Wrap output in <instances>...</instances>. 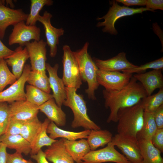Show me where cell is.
I'll use <instances>...</instances> for the list:
<instances>
[{
	"label": "cell",
	"instance_id": "1",
	"mask_svg": "<svg viewBox=\"0 0 163 163\" xmlns=\"http://www.w3.org/2000/svg\"><path fill=\"white\" fill-rule=\"evenodd\" d=\"M105 100L104 106L110 110L107 122H117L118 113L122 109L133 106L147 96L143 87L133 76L128 84L121 89L110 91H102Z\"/></svg>",
	"mask_w": 163,
	"mask_h": 163
},
{
	"label": "cell",
	"instance_id": "2",
	"mask_svg": "<svg viewBox=\"0 0 163 163\" xmlns=\"http://www.w3.org/2000/svg\"><path fill=\"white\" fill-rule=\"evenodd\" d=\"M66 98L63 105L69 107L73 114L71 126L73 128L82 127L85 130L100 129L101 127L91 120L87 114L86 102L83 96L74 88L65 87Z\"/></svg>",
	"mask_w": 163,
	"mask_h": 163
},
{
	"label": "cell",
	"instance_id": "3",
	"mask_svg": "<svg viewBox=\"0 0 163 163\" xmlns=\"http://www.w3.org/2000/svg\"><path fill=\"white\" fill-rule=\"evenodd\" d=\"M89 45V43L86 42L81 49L73 53L78 64L82 80L88 84L85 92L88 98L94 100L96 99L95 91L99 86L97 80L99 69L88 53Z\"/></svg>",
	"mask_w": 163,
	"mask_h": 163
},
{
	"label": "cell",
	"instance_id": "4",
	"mask_svg": "<svg viewBox=\"0 0 163 163\" xmlns=\"http://www.w3.org/2000/svg\"><path fill=\"white\" fill-rule=\"evenodd\" d=\"M144 109L141 103L120 110L118 113L117 133L136 139L143 122Z\"/></svg>",
	"mask_w": 163,
	"mask_h": 163
},
{
	"label": "cell",
	"instance_id": "5",
	"mask_svg": "<svg viewBox=\"0 0 163 163\" xmlns=\"http://www.w3.org/2000/svg\"><path fill=\"white\" fill-rule=\"evenodd\" d=\"M112 6L110 7L107 14L101 18H98V20L103 19V22H98L96 26L98 27H104L102 29L104 32L109 33L116 35L117 31L114 27L116 21L119 18L126 16H130L135 14L142 13L147 11H154L147 8L141 7L139 8H130L127 6L119 5L115 0L112 2Z\"/></svg>",
	"mask_w": 163,
	"mask_h": 163
},
{
	"label": "cell",
	"instance_id": "6",
	"mask_svg": "<svg viewBox=\"0 0 163 163\" xmlns=\"http://www.w3.org/2000/svg\"><path fill=\"white\" fill-rule=\"evenodd\" d=\"M63 50V75L62 79L65 87L74 88L77 90L82 84L77 61L69 45H64Z\"/></svg>",
	"mask_w": 163,
	"mask_h": 163
},
{
	"label": "cell",
	"instance_id": "7",
	"mask_svg": "<svg viewBox=\"0 0 163 163\" xmlns=\"http://www.w3.org/2000/svg\"><path fill=\"white\" fill-rule=\"evenodd\" d=\"M110 142L104 148L91 151L82 158V163H131Z\"/></svg>",
	"mask_w": 163,
	"mask_h": 163
},
{
	"label": "cell",
	"instance_id": "8",
	"mask_svg": "<svg viewBox=\"0 0 163 163\" xmlns=\"http://www.w3.org/2000/svg\"><path fill=\"white\" fill-rule=\"evenodd\" d=\"M41 30L35 25H27L25 21L20 22L13 26L8 39V43L11 46L18 44L23 47L31 40L39 41L40 40Z\"/></svg>",
	"mask_w": 163,
	"mask_h": 163
},
{
	"label": "cell",
	"instance_id": "9",
	"mask_svg": "<svg viewBox=\"0 0 163 163\" xmlns=\"http://www.w3.org/2000/svg\"><path fill=\"white\" fill-rule=\"evenodd\" d=\"M133 74L118 71H106L98 69L97 73L98 83L108 91H119L129 83Z\"/></svg>",
	"mask_w": 163,
	"mask_h": 163
},
{
	"label": "cell",
	"instance_id": "10",
	"mask_svg": "<svg viewBox=\"0 0 163 163\" xmlns=\"http://www.w3.org/2000/svg\"><path fill=\"white\" fill-rule=\"evenodd\" d=\"M111 142L121 151L131 163H142V158L139 142L136 139L117 133L113 137Z\"/></svg>",
	"mask_w": 163,
	"mask_h": 163
},
{
	"label": "cell",
	"instance_id": "11",
	"mask_svg": "<svg viewBox=\"0 0 163 163\" xmlns=\"http://www.w3.org/2000/svg\"><path fill=\"white\" fill-rule=\"evenodd\" d=\"M31 70L30 65H25L20 77L8 88L0 92V102L10 104L15 101L26 100L24 87Z\"/></svg>",
	"mask_w": 163,
	"mask_h": 163
},
{
	"label": "cell",
	"instance_id": "12",
	"mask_svg": "<svg viewBox=\"0 0 163 163\" xmlns=\"http://www.w3.org/2000/svg\"><path fill=\"white\" fill-rule=\"evenodd\" d=\"M46 42L43 39L25 44L24 46L29 55L31 70L46 72Z\"/></svg>",
	"mask_w": 163,
	"mask_h": 163
},
{
	"label": "cell",
	"instance_id": "13",
	"mask_svg": "<svg viewBox=\"0 0 163 163\" xmlns=\"http://www.w3.org/2000/svg\"><path fill=\"white\" fill-rule=\"evenodd\" d=\"M52 17L50 13L45 11L43 15L39 16L37 21L43 26L46 43L50 47V56L51 57H54L57 54L59 38L63 35L64 30L62 28H56L52 25L51 19Z\"/></svg>",
	"mask_w": 163,
	"mask_h": 163
},
{
	"label": "cell",
	"instance_id": "14",
	"mask_svg": "<svg viewBox=\"0 0 163 163\" xmlns=\"http://www.w3.org/2000/svg\"><path fill=\"white\" fill-rule=\"evenodd\" d=\"M59 67L58 64H55L53 66L47 63L46 65V70L49 74L50 87L53 92V98L57 105L61 107L66 98V95L63 81L58 75Z\"/></svg>",
	"mask_w": 163,
	"mask_h": 163
},
{
	"label": "cell",
	"instance_id": "15",
	"mask_svg": "<svg viewBox=\"0 0 163 163\" xmlns=\"http://www.w3.org/2000/svg\"><path fill=\"white\" fill-rule=\"evenodd\" d=\"M21 9H14L0 5V38L2 39L6 30L10 25L26 21L28 16Z\"/></svg>",
	"mask_w": 163,
	"mask_h": 163
},
{
	"label": "cell",
	"instance_id": "16",
	"mask_svg": "<svg viewBox=\"0 0 163 163\" xmlns=\"http://www.w3.org/2000/svg\"><path fill=\"white\" fill-rule=\"evenodd\" d=\"M10 118L25 121L37 116L39 107L26 100L14 102L9 105Z\"/></svg>",
	"mask_w": 163,
	"mask_h": 163
},
{
	"label": "cell",
	"instance_id": "17",
	"mask_svg": "<svg viewBox=\"0 0 163 163\" xmlns=\"http://www.w3.org/2000/svg\"><path fill=\"white\" fill-rule=\"evenodd\" d=\"M93 59L98 69L104 71H122L138 66L132 63L127 59L126 54L124 52H120L116 56L107 60L95 58Z\"/></svg>",
	"mask_w": 163,
	"mask_h": 163
},
{
	"label": "cell",
	"instance_id": "18",
	"mask_svg": "<svg viewBox=\"0 0 163 163\" xmlns=\"http://www.w3.org/2000/svg\"><path fill=\"white\" fill-rule=\"evenodd\" d=\"M133 76L141 84L147 96L152 95L156 89L163 88L161 69H153L145 73L135 74Z\"/></svg>",
	"mask_w": 163,
	"mask_h": 163
},
{
	"label": "cell",
	"instance_id": "19",
	"mask_svg": "<svg viewBox=\"0 0 163 163\" xmlns=\"http://www.w3.org/2000/svg\"><path fill=\"white\" fill-rule=\"evenodd\" d=\"M44 153L47 160L52 163H74L73 158L65 149L62 138L57 140L48 147Z\"/></svg>",
	"mask_w": 163,
	"mask_h": 163
},
{
	"label": "cell",
	"instance_id": "20",
	"mask_svg": "<svg viewBox=\"0 0 163 163\" xmlns=\"http://www.w3.org/2000/svg\"><path fill=\"white\" fill-rule=\"evenodd\" d=\"M29 58L26 47L23 48L19 46L16 48L12 54L4 59L7 65L11 67L12 73L18 79L21 75L25 63Z\"/></svg>",
	"mask_w": 163,
	"mask_h": 163
},
{
	"label": "cell",
	"instance_id": "21",
	"mask_svg": "<svg viewBox=\"0 0 163 163\" xmlns=\"http://www.w3.org/2000/svg\"><path fill=\"white\" fill-rule=\"evenodd\" d=\"M39 110L44 113L47 118L54 123L58 126L66 125V113L56 103L53 98H51L39 107Z\"/></svg>",
	"mask_w": 163,
	"mask_h": 163
},
{
	"label": "cell",
	"instance_id": "22",
	"mask_svg": "<svg viewBox=\"0 0 163 163\" xmlns=\"http://www.w3.org/2000/svg\"><path fill=\"white\" fill-rule=\"evenodd\" d=\"M0 142L7 148L14 149L16 152L25 155L30 154L31 152L30 143L20 134L9 135L4 134L0 136Z\"/></svg>",
	"mask_w": 163,
	"mask_h": 163
},
{
	"label": "cell",
	"instance_id": "23",
	"mask_svg": "<svg viewBox=\"0 0 163 163\" xmlns=\"http://www.w3.org/2000/svg\"><path fill=\"white\" fill-rule=\"evenodd\" d=\"M64 145L67 152L76 163H82V159L91 150L86 140L69 141L63 139Z\"/></svg>",
	"mask_w": 163,
	"mask_h": 163
},
{
	"label": "cell",
	"instance_id": "24",
	"mask_svg": "<svg viewBox=\"0 0 163 163\" xmlns=\"http://www.w3.org/2000/svg\"><path fill=\"white\" fill-rule=\"evenodd\" d=\"M91 130H85L79 132L67 131L59 128L52 121H50L48 125L47 132L49 136L55 139L60 138L69 141H75L77 139L87 138Z\"/></svg>",
	"mask_w": 163,
	"mask_h": 163
},
{
	"label": "cell",
	"instance_id": "25",
	"mask_svg": "<svg viewBox=\"0 0 163 163\" xmlns=\"http://www.w3.org/2000/svg\"><path fill=\"white\" fill-rule=\"evenodd\" d=\"M138 141L142 158L141 163H163L161 152L153 145L151 140Z\"/></svg>",
	"mask_w": 163,
	"mask_h": 163
},
{
	"label": "cell",
	"instance_id": "26",
	"mask_svg": "<svg viewBox=\"0 0 163 163\" xmlns=\"http://www.w3.org/2000/svg\"><path fill=\"white\" fill-rule=\"evenodd\" d=\"M50 122L47 118L42 123L40 129L31 144V155L36 154L43 146H51L56 141L50 138L47 134V128Z\"/></svg>",
	"mask_w": 163,
	"mask_h": 163
},
{
	"label": "cell",
	"instance_id": "27",
	"mask_svg": "<svg viewBox=\"0 0 163 163\" xmlns=\"http://www.w3.org/2000/svg\"><path fill=\"white\" fill-rule=\"evenodd\" d=\"M113 135L107 129H92L87 136V141L91 151L104 147L111 142Z\"/></svg>",
	"mask_w": 163,
	"mask_h": 163
},
{
	"label": "cell",
	"instance_id": "28",
	"mask_svg": "<svg viewBox=\"0 0 163 163\" xmlns=\"http://www.w3.org/2000/svg\"><path fill=\"white\" fill-rule=\"evenodd\" d=\"M157 129L153 113L144 111L143 124L136 136L137 140H151Z\"/></svg>",
	"mask_w": 163,
	"mask_h": 163
},
{
	"label": "cell",
	"instance_id": "29",
	"mask_svg": "<svg viewBox=\"0 0 163 163\" xmlns=\"http://www.w3.org/2000/svg\"><path fill=\"white\" fill-rule=\"evenodd\" d=\"M26 90V100L38 107L53 98L52 94L30 85H27Z\"/></svg>",
	"mask_w": 163,
	"mask_h": 163
},
{
	"label": "cell",
	"instance_id": "30",
	"mask_svg": "<svg viewBox=\"0 0 163 163\" xmlns=\"http://www.w3.org/2000/svg\"><path fill=\"white\" fill-rule=\"evenodd\" d=\"M42 123L37 116L25 121L21 126L20 134L31 145L40 129Z\"/></svg>",
	"mask_w": 163,
	"mask_h": 163
},
{
	"label": "cell",
	"instance_id": "31",
	"mask_svg": "<svg viewBox=\"0 0 163 163\" xmlns=\"http://www.w3.org/2000/svg\"><path fill=\"white\" fill-rule=\"evenodd\" d=\"M27 82L30 85L50 94L51 92L48 77L46 72L31 70L30 72Z\"/></svg>",
	"mask_w": 163,
	"mask_h": 163
},
{
	"label": "cell",
	"instance_id": "32",
	"mask_svg": "<svg viewBox=\"0 0 163 163\" xmlns=\"http://www.w3.org/2000/svg\"><path fill=\"white\" fill-rule=\"evenodd\" d=\"M30 12L25 21L27 25H35L37 21L39 13L45 6H50L53 1L51 0H31Z\"/></svg>",
	"mask_w": 163,
	"mask_h": 163
},
{
	"label": "cell",
	"instance_id": "33",
	"mask_svg": "<svg viewBox=\"0 0 163 163\" xmlns=\"http://www.w3.org/2000/svg\"><path fill=\"white\" fill-rule=\"evenodd\" d=\"M141 103L144 111L153 113L163 105V88L153 95L148 96L142 99Z\"/></svg>",
	"mask_w": 163,
	"mask_h": 163
},
{
	"label": "cell",
	"instance_id": "34",
	"mask_svg": "<svg viewBox=\"0 0 163 163\" xmlns=\"http://www.w3.org/2000/svg\"><path fill=\"white\" fill-rule=\"evenodd\" d=\"M17 79L9 69L5 59H0V92L3 91L7 85H11Z\"/></svg>",
	"mask_w": 163,
	"mask_h": 163
},
{
	"label": "cell",
	"instance_id": "35",
	"mask_svg": "<svg viewBox=\"0 0 163 163\" xmlns=\"http://www.w3.org/2000/svg\"><path fill=\"white\" fill-rule=\"evenodd\" d=\"M163 69V57L153 61L149 62L140 66L124 70L123 72L133 74L134 73L139 74L143 73L147 70L149 69Z\"/></svg>",
	"mask_w": 163,
	"mask_h": 163
},
{
	"label": "cell",
	"instance_id": "36",
	"mask_svg": "<svg viewBox=\"0 0 163 163\" xmlns=\"http://www.w3.org/2000/svg\"><path fill=\"white\" fill-rule=\"evenodd\" d=\"M10 118L8 103L0 102V136L5 133Z\"/></svg>",
	"mask_w": 163,
	"mask_h": 163
},
{
	"label": "cell",
	"instance_id": "37",
	"mask_svg": "<svg viewBox=\"0 0 163 163\" xmlns=\"http://www.w3.org/2000/svg\"><path fill=\"white\" fill-rule=\"evenodd\" d=\"M24 122L10 118L4 134L9 135L20 134L21 128Z\"/></svg>",
	"mask_w": 163,
	"mask_h": 163
},
{
	"label": "cell",
	"instance_id": "38",
	"mask_svg": "<svg viewBox=\"0 0 163 163\" xmlns=\"http://www.w3.org/2000/svg\"><path fill=\"white\" fill-rule=\"evenodd\" d=\"M153 145L163 152V129H157L152 136L151 140Z\"/></svg>",
	"mask_w": 163,
	"mask_h": 163
},
{
	"label": "cell",
	"instance_id": "39",
	"mask_svg": "<svg viewBox=\"0 0 163 163\" xmlns=\"http://www.w3.org/2000/svg\"><path fill=\"white\" fill-rule=\"evenodd\" d=\"M7 163H34L31 160L25 159L22 154L15 152L12 154L8 153Z\"/></svg>",
	"mask_w": 163,
	"mask_h": 163
},
{
	"label": "cell",
	"instance_id": "40",
	"mask_svg": "<svg viewBox=\"0 0 163 163\" xmlns=\"http://www.w3.org/2000/svg\"><path fill=\"white\" fill-rule=\"evenodd\" d=\"M152 113L157 129H163V105L161 106Z\"/></svg>",
	"mask_w": 163,
	"mask_h": 163
},
{
	"label": "cell",
	"instance_id": "41",
	"mask_svg": "<svg viewBox=\"0 0 163 163\" xmlns=\"http://www.w3.org/2000/svg\"><path fill=\"white\" fill-rule=\"evenodd\" d=\"M146 8L154 11V10H163L162 0H146Z\"/></svg>",
	"mask_w": 163,
	"mask_h": 163
},
{
	"label": "cell",
	"instance_id": "42",
	"mask_svg": "<svg viewBox=\"0 0 163 163\" xmlns=\"http://www.w3.org/2000/svg\"><path fill=\"white\" fill-rule=\"evenodd\" d=\"M14 51L9 49L1 41L0 38V59H4L6 57L12 54Z\"/></svg>",
	"mask_w": 163,
	"mask_h": 163
},
{
	"label": "cell",
	"instance_id": "43",
	"mask_svg": "<svg viewBox=\"0 0 163 163\" xmlns=\"http://www.w3.org/2000/svg\"><path fill=\"white\" fill-rule=\"evenodd\" d=\"M117 2L122 3L127 7L132 5H145L146 0H116Z\"/></svg>",
	"mask_w": 163,
	"mask_h": 163
},
{
	"label": "cell",
	"instance_id": "44",
	"mask_svg": "<svg viewBox=\"0 0 163 163\" xmlns=\"http://www.w3.org/2000/svg\"><path fill=\"white\" fill-rule=\"evenodd\" d=\"M31 157L36 161L37 163H49L46 158L44 152L41 149L36 154L31 155Z\"/></svg>",
	"mask_w": 163,
	"mask_h": 163
},
{
	"label": "cell",
	"instance_id": "45",
	"mask_svg": "<svg viewBox=\"0 0 163 163\" xmlns=\"http://www.w3.org/2000/svg\"><path fill=\"white\" fill-rule=\"evenodd\" d=\"M7 147L2 143L0 147V163H7L8 153Z\"/></svg>",
	"mask_w": 163,
	"mask_h": 163
},
{
	"label": "cell",
	"instance_id": "46",
	"mask_svg": "<svg viewBox=\"0 0 163 163\" xmlns=\"http://www.w3.org/2000/svg\"><path fill=\"white\" fill-rule=\"evenodd\" d=\"M6 4L7 5H9L10 6L11 8H14L15 6L12 0H6Z\"/></svg>",
	"mask_w": 163,
	"mask_h": 163
},
{
	"label": "cell",
	"instance_id": "47",
	"mask_svg": "<svg viewBox=\"0 0 163 163\" xmlns=\"http://www.w3.org/2000/svg\"><path fill=\"white\" fill-rule=\"evenodd\" d=\"M6 4V0H0V5H5Z\"/></svg>",
	"mask_w": 163,
	"mask_h": 163
},
{
	"label": "cell",
	"instance_id": "48",
	"mask_svg": "<svg viewBox=\"0 0 163 163\" xmlns=\"http://www.w3.org/2000/svg\"><path fill=\"white\" fill-rule=\"evenodd\" d=\"M2 143H1V142H0V147H1V145H2Z\"/></svg>",
	"mask_w": 163,
	"mask_h": 163
}]
</instances>
